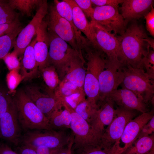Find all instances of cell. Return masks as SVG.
Returning a JSON list of instances; mask_svg holds the SVG:
<instances>
[{"mask_svg": "<svg viewBox=\"0 0 154 154\" xmlns=\"http://www.w3.org/2000/svg\"><path fill=\"white\" fill-rule=\"evenodd\" d=\"M117 37L122 64L144 69L142 59L148 52L150 46L146 45L149 37L143 26L134 21L122 35Z\"/></svg>", "mask_w": 154, "mask_h": 154, "instance_id": "6da1fadb", "label": "cell"}, {"mask_svg": "<svg viewBox=\"0 0 154 154\" xmlns=\"http://www.w3.org/2000/svg\"><path fill=\"white\" fill-rule=\"evenodd\" d=\"M83 50L86 53L87 60L84 90L87 97L86 100L94 107L98 108L99 77L105 68L108 59L101 51L91 44L86 46Z\"/></svg>", "mask_w": 154, "mask_h": 154, "instance_id": "7a4b0ae2", "label": "cell"}, {"mask_svg": "<svg viewBox=\"0 0 154 154\" xmlns=\"http://www.w3.org/2000/svg\"><path fill=\"white\" fill-rule=\"evenodd\" d=\"M18 119L25 132L34 129H52L49 119L25 93L19 90L13 98Z\"/></svg>", "mask_w": 154, "mask_h": 154, "instance_id": "3957f363", "label": "cell"}, {"mask_svg": "<svg viewBox=\"0 0 154 154\" xmlns=\"http://www.w3.org/2000/svg\"><path fill=\"white\" fill-rule=\"evenodd\" d=\"M124 77L120 85L122 88L128 89L141 98L145 103L154 98V79L144 69L134 68L128 65H122Z\"/></svg>", "mask_w": 154, "mask_h": 154, "instance_id": "277c9868", "label": "cell"}, {"mask_svg": "<svg viewBox=\"0 0 154 154\" xmlns=\"http://www.w3.org/2000/svg\"><path fill=\"white\" fill-rule=\"evenodd\" d=\"M48 31L49 39L48 65L54 67L61 81L65 75L67 67L71 60L80 54L48 27Z\"/></svg>", "mask_w": 154, "mask_h": 154, "instance_id": "5b68a950", "label": "cell"}, {"mask_svg": "<svg viewBox=\"0 0 154 154\" xmlns=\"http://www.w3.org/2000/svg\"><path fill=\"white\" fill-rule=\"evenodd\" d=\"M71 134L68 135L64 130L34 129L25 132L20 143L35 149L44 146L52 149H61L69 143Z\"/></svg>", "mask_w": 154, "mask_h": 154, "instance_id": "8992f818", "label": "cell"}, {"mask_svg": "<svg viewBox=\"0 0 154 154\" xmlns=\"http://www.w3.org/2000/svg\"><path fill=\"white\" fill-rule=\"evenodd\" d=\"M121 63L113 62L108 60L105 68L100 74L99 79V108L113 92L117 90L122 83L124 74Z\"/></svg>", "mask_w": 154, "mask_h": 154, "instance_id": "52a82bcc", "label": "cell"}, {"mask_svg": "<svg viewBox=\"0 0 154 154\" xmlns=\"http://www.w3.org/2000/svg\"><path fill=\"white\" fill-rule=\"evenodd\" d=\"M116 115L111 123L108 126L101 136L100 147L108 149L117 142H120L125 127L127 123L137 115V111L119 107L116 109Z\"/></svg>", "mask_w": 154, "mask_h": 154, "instance_id": "ba28073f", "label": "cell"}, {"mask_svg": "<svg viewBox=\"0 0 154 154\" xmlns=\"http://www.w3.org/2000/svg\"><path fill=\"white\" fill-rule=\"evenodd\" d=\"M64 106L71 114L70 126L74 136V149L87 146L100 147V139L92 126L74 110Z\"/></svg>", "mask_w": 154, "mask_h": 154, "instance_id": "9c48e42d", "label": "cell"}, {"mask_svg": "<svg viewBox=\"0 0 154 154\" xmlns=\"http://www.w3.org/2000/svg\"><path fill=\"white\" fill-rule=\"evenodd\" d=\"M89 24L96 47L105 54L108 61L121 63L119 46L117 35L108 32L94 22L91 21Z\"/></svg>", "mask_w": 154, "mask_h": 154, "instance_id": "30bf717a", "label": "cell"}, {"mask_svg": "<svg viewBox=\"0 0 154 154\" xmlns=\"http://www.w3.org/2000/svg\"><path fill=\"white\" fill-rule=\"evenodd\" d=\"M118 8L109 6L96 7L91 21L110 33L113 31L115 35H121L125 31L127 23L119 12Z\"/></svg>", "mask_w": 154, "mask_h": 154, "instance_id": "8fae6325", "label": "cell"}, {"mask_svg": "<svg viewBox=\"0 0 154 154\" xmlns=\"http://www.w3.org/2000/svg\"><path fill=\"white\" fill-rule=\"evenodd\" d=\"M46 20L48 28L82 54L79 48L75 31L70 22L57 13L54 5L49 7Z\"/></svg>", "mask_w": 154, "mask_h": 154, "instance_id": "7c38bea8", "label": "cell"}, {"mask_svg": "<svg viewBox=\"0 0 154 154\" xmlns=\"http://www.w3.org/2000/svg\"><path fill=\"white\" fill-rule=\"evenodd\" d=\"M48 9L47 1L43 0L31 20L18 34L13 51L18 56L23 54L26 48L36 35L42 21L47 13Z\"/></svg>", "mask_w": 154, "mask_h": 154, "instance_id": "4fadbf2b", "label": "cell"}, {"mask_svg": "<svg viewBox=\"0 0 154 154\" xmlns=\"http://www.w3.org/2000/svg\"><path fill=\"white\" fill-rule=\"evenodd\" d=\"M26 94L37 107L49 119L52 114L63 107L61 102L54 92L44 90L35 86H26L24 90Z\"/></svg>", "mask_w": 154, "mask_h": 154, "instance_id": "5bb4252c", "label": "cell"}, {"mask_svg": "<svg viewBox=\"0 0 154 154\" xmlns=\"http://www.w3.org/2000/svg\"><path fill=\"white\" fill-rule=\"evenodd\" d=\"M22 130L13 101L0 119V138L18 146L22 135Z\"/></svg>", "mask_w": 154, "mask_h": 154, "instance_id": "9a60e30c", "label": "cell"}, {"mask_svg": "<svg viewBox=\"0 0 154 154\" xmlns=\"http://www.w3.org/2000/svg\"><path fill=\"white\" fill-rule=\"evenodd\" d=\"M109 98L118 107L135 110L142 113L148 112L146 104L143 99L128 89H117L111 94Z\"/></svg>", "mask_w": 154, "mask_h": 154, "instance_id": "2e32d148", "label": "cell"}, {"mask_svg": "<svg viewBox=\"0 0 154 154\" xmlns=\"http://www.w3.org/2000/svg\"><path fill=\"white\" fill-rule=\"evenodd\" d=\"M36 40L34 46V54L39 70L40 71L49 66V39L47 23L44 19L36 36Z\"/></svg>", "mask_w": 154, "mask_h": 154, "instance_id": "e0dca14e", "label": "cell"}, {"mask_svg": "<svg viewBox=\"0 0 154 154\" xmlns=\"http://www.w3.org/2000/svg\"><path fill=\"white\" fill-rule=\"evenodd\" d=\"M153 116V111L147 112L142 113L127 123L120 140L124 145L122 147L123 153L136 141L142 128Z\"/></svg>", "mask_w": 154, "mask_h": 154, "instance_id": "ac0fdd59", "label": "cell"}, {"mask_svg": "<svg viewBox=\"0 0 154 154\" xmlns=\"http://www.w3.org/2000/svg\"><path fill=\"white\" fill-rule=\"evenodd\" d=\"M154 0H124L120 9L126 22L144 17L151 10Z\"/></svg>", "mask_w": 154, "mask_h": 154, "instance_id": "d6986e66", "label": "cell"}, {"mask_svg": "<svg viewBox=\"0 0 154 154\" xmlns=\"http://www.w3.org/2000/svg\"><path fill=\"white\" fill-rule=\"evenodd\" d=\"M114 104L113 101L109 98L96 111L95 119L92 127L100 139L105 130L104 127L108 126L116 115Z\"/></svg>", "mask_w": 154, "mask_h": 154, "instance_id": "ffe728a7", "label": "cell"}, {"mask_svg": "<svg viewBox=\"0 0 154 154\" xmlns=\"http://www.w3.org/2000/svg\"><path fill=\"white\" fill-rule=\"evenodd\" d=\"M86 63L82 55L78 54L69 62L63 80L70 81L78 87L83 88L86 73Z\"/></svg>", "mask_w": 154, "mask_h": 154, "instance_id": "44dd1931", "label": "cell"}, {"mask_svg": "<svg viewBox=\"0 0 154 154\" xmlns=\"http://www.w3.org/2000/svg\"><path fill=\"white\" fill-rule=\"evenodd\" d=\"M36 37L25 48L20 68L23 80H28L35 77L39 70L38 64L35 59L34 46L36 42Z\"/></svg>", "mask_w": 154, "mask_h": 154, "instance_id": "7402d4cb", "label": "cell"}, {"mask_svg": "<svg viewBox=\"0 0 154 154\" xmlns=\"http://www.w3.org/2000/svg\"><path fill=\"white\" fill-rule=\"evenodd\" d=\"M71 6L72 11L73 21L77 29L82 32L91 44L96 47L94 37L86 15L76 4L74 0H64Z\"/></svg>", "mask_w": 154, "mask_h": 154, "instance_id": "603a6c76", "label": "cell"}, {"mask_svg": "<svg viewBox=\"0 0 154 154\" xmlns=\"http://www.w3.org/2000/svg\"><path fill=\"white\" fill-rule=\"evenodd\" d=\"M154 135L142 137L136 141L122 154L154 153Z\"/></svg>", "mask_w": 154, "mask_h": 154, "instance_id": "cb8c5ba5", "label": "cell"}, {"mask_svg": "<svg viewBox=\"0 0 154 154\" xmlns=\"http://www.w3.org/2000/svg\"><path fill=\"white\" fill-rule=\"evenodd\" d=\"M54 5L58 14L71 24L75 31L78 45L80 46L86 40V38L82 35L80 32L77 29L74 25L72 11L71 6L64 0L61 1L55 0L54 1Z\"/></svg>", "mask_w": 154, "mask_h": 154, "instance_id": "d4e9b609", "label": "cell"}, {"mask_svg": "<svg viewBox=\"0 0 154 154\" xmlns=\"http://www.w3.org/2000/svg\"><path fill=\"white\" fill-rule=\"evenodd\" d=\"M63 110L62 108L56 110L49 119L50 124L52 129L64 130L70 129L71 114L68 108L64 105Z\"/></svg>", "mask_w": 154, "mask_h": 154, "instance_id": "484cf974", "label": "cell"}, {"mask_svg": "<svg viewBox=\"0 0 154 154\" xmlns=\"http://www.w3.org/2000/svg\"><path fill=\"white\" fill-rule=\"evenodd\" d=\"M43 0H9L8 2L13 9L19 11L22 14L27 17L31 16L34 10L38 9Z\"/></svg>", "mask_w": 154, "mask_h": 154, "instance_id": "4316f807", "label": "cell"}, {"mask_svg": "<svg viewBox=\"0 0 154 154\" xmlns=\"http://www.w3.org/2000/svg\"><path fill=\"white\" fill-rule=\"evenodd\" d=\"M120 143H116L108 149H102L99 146L82 147L76 149V154H122L123 150L120 145Z\"/></svg>", "mask_w": 154, "mask_h": 154, "instance_id": "83f0119b", "label": "cell"}, {"mask_svg": "<svg viewBox=\"0 0 154 154\" xmlns=\"http://www.w3.org/2000/svg\"><path fill=\"white\" fill-rule=\"evenodd\" d=\"M22 29L21 26L8 34L0 37V60L3 59L14 48L17 37Z\"/></svg>", "mask_w": 154, "mask_h": 154, "instance_id": "f1b7e54d", "label": "cell"}, {"mask_svg": "<svg viewBox=\"0 0 154 154\" xmlns=\"http://www.w3.org/2000/svg\"><path fill=\"white\" fill-rule=\"evenodd\" d=\"M40 71L48 90L54 92L61 82L55 68L53 66L49 65Z\"/></svg>", "mask_w": 154, "mask_h": 154, "instance_id": "f546056e", "label": "cell"}, {"mask_svg": "<svg viewBox=\"0 0 154 154\" xmlns=\"http://www.w3.org/2000/svg\"><path fill=\"white\" fill-rule=\"evenodd\" d=\"M98 109L94 107L86 99L76 107L74 111L92 126L95 120Z\"/></svg>", "mask_w": 154, "mask_h": 154, "instance_id": "4dcf8cb0", "label": "cell"}, {"mask_svg": "<svg viewBox=\"0 0 154 154\" xmlns=\"http://www.w3.org/2000/svg\"><path fill=\"white\" fill-rule=\"evenodd\" d=\"M19 20L18 14L10 6L7 0H0V24Z\"/></svg>", "mask_w": 154, "mask_h": 154, "instance_id": "1f68e13d", "label": "cell"}, {"mask_svg": "<svg viewBox=\"0 0 154 154\" xmlns=\"http://www.w3.org/2000/svg\"><path fill=\"white\" fill-rule=\"evenodd\" d=\"M83 88H80L72 82L62 80L54 93L56 96L60 101L64 97L79 92Z\"/></svg>", "mask_w": 154, "mask_h": 154, "instance_id": "d6a6232c", "label": "cell"}, {"mask_svg": "<svg viewBox=\"0 0 154 154\" xmlns=\"http://www.w3.org/2000/svg\"><path fill=\"white\" fill-rule=\"evenodd\" d=\"M84 89L79 92L64 97L60 100L62 104H64L74 111L76 107L86 99Z\"/></svg>", "mask_w": 154, "mask_h": 154, "instance_id": "836d02e7", "label": "cell"}, {"mask_svg": "<svg viewBox=\"0 0 154 154\" xmlns=\"http://www.w3.org/2000/svg\"><path fill=\"white\" fill-rule=\"evenodd\" d=\"M143 68L146 70V73L152 79H154V51L149 50L146 56L142 59Z\"/></svg>", "mask_w": 154, "mask_h": 154, "instance_id": "e575fe53", "label": "cell"}, {"mask_svg": "<svg viewBox=\"0 0 154 154\" xmlns=\"http://www.w3.org/2000/svg\"><path fill=\"white\" fill-rule=\"evenodd\" d=\"M22 80V76L18 70H11L7 76V86L10 91L13 92Z\"/></svg>", "mask_w": 154, "mask_h": 154, "instance_id": "d590c367", "label": "cell"}, {"mask_svg": "<svg viewBox=\"0 0 154 154\" xmlns=\"http://www.w3.org/2000/svg\"><path fill=\"white\" fill-rule=\"evenodd\" d=\"M13 102V100L6 90L0 88V119Z\"/></svg>", "mask_w": 154, "mask_h": 154, "instance_id": "8d00e7d4", "label": "cell"}, {"mask_svg": "<svg viewBox=\"0 0 154 154\" xmlns=\"http://www.w3.org/2000/svg\"><path fill=\"white\" fill-rule=\"evenodd\" d=\"M8 69L11 70H18L20 68L21 63L18 56L14 52L9 53L3 59Z\"/></svg>", "mask_w": 154, "mask_h": 154, "instance_id": "74e56055", "label": "cell"}, {"mask_svg": "<svg viewBox=\"0 0 154 154\" xmlns=\"http://www.w3.org/2000/svg\"><path fill=\"white\" fill-rule=\"evenodd\" d=\"M75 2L85 15L92 19L94 11L90 0H74Z\"/></svg>", "mask_w": 154, "mask_h": 154, "instance_id": "f35d334b", "label": "cell"}, {"mask_svg": "<svg viewBox=\"0 0 154 154\" xmlns=\"http://www.w3.org/2000/svg\"><path fill=\"white\" fill-rule=\"evenodd\" d=\"M21 26L19 20L12 23L0 24V37L8 34Z\"/></svg>", "mask_w": 154, "mask_h": 154, "instance_id": "ab89813d", "label": "cell"}, {"mask_svg": "<svg viewBox=\"0 0 154 154\" xmlns=\"http://www.w3.org/2000/svg\"><path fill=\"white\" fill-rule=\"evenodd\" d=\"M146 20V27L150 34L154 36V9L152 6L150 11L144 16Z\"/></svg>", "mask_w": 154, "mask_h": 154, "instance_id": "60d3db41", "label": "cell"}, {"mask_svg": "<svg viewBox=\"0 0 154 154\" xmlns=\"http://www.w3.org/2000/svg\"><path fill=\"white\" fill-rule=\"evenodd\" d=\"M154 131V116L143 127L139 133L137 139L142 137L151 135L153 133Z\"/></svg>", "mask_w": 154, "mask_h": 154, "instance_id": "b9f144b4", "label": "cell"}, {"mask_svg": "<svg viewBox=\"0 0 154 154\" xmlns=\"http://www.w3.org/2000/svg\"><path fill=\"white\" fill-rule=\"evenodd\" d=\"M92 4L100 7L109 6L118 8L119 5L122 3L124 0H91Z\"/></svg>", "mask_w": 154, "mask_h": 154, "instance_id": "7bdbcfd3", "label": "cell"}, {"mask_svg": "<svg viewBox=\"0 0 154 154\" xmlns=\"http://www.w3.org/2000/svg\"><path fill=\"white\" fill-rule=\"evenodd\" d=\"M63 148L52 149L45 146H40L35 149L37 154H57Z\"/></svg>", "mask_w": 154, "mask_h": 154, "instance_id": "ee69618b", "label": "cell"}, {"mask_svg": "<svg viewBox=\"0 0 154 154\" xmlns=\"http://www.w3.org/2000/svg\"><path fill=\"white\" fill-rule=\"evenodd\" d=\"M15 151L18 154H37L34 148L22 144L17 147Z\"/></svg>", "mask_w": 154, "mask_h": 154, "instance_id": "f6af8a7d", "label": "cell"}, {"mask_svg": "<svg viewBox=\"0 0 154 154\" xmlns=\"http://www.w3.org/2000/svg\"><path fill=\"white\" fill-rule=\"evenodd\" d=\"M73 135L72 133L70 142L68 145L62 148L57 154H72L73 144Z\"/></svg>", "mask_w": 154, "mask_h": 154, "instance_id": "bcb514c9", "label": "cell"}, {"mask_svg": "<svg viewBox=\"0 0 154 154\" xmlns=\"http://www.w3.org/2000/svg\"><path fill=\"white\" fill-rule=\"evenodd\" d=\"M0 154H18L6 144L0 142Z\"/></svg>", "mask_w": 154, "mask_h": 154, "instance_id": "7dc6e473", "label": "cell"}, {"mask_svg": "<svg viewBox=\"0 0 154 154\" xmlns=\"http://www.w3.org/2000/svg\"><path fill=\"white\" fill-rule=\"evenodd\" d=\"M154 153H152V154H154Z\"/></svg>", "mask_w": 154, "mask_h": 154, "instance_id": "c3c4849f", "label": "cell"}]
</instances>
